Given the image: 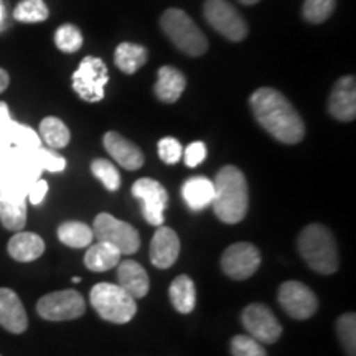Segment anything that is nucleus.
Segmentation results:
<instances>
[{
    "mask_svg": "<svg viewBox=\"0 0 356 356\" xmlns=\"http://www.w3.org/2000/svg\"><path fill=\"white\" fill-rule=\"evenodd\" d=\"M42 147L33 129L13 122L6 102H0V190L29 195L42 175L37 152Z\"/></svg>",
    "mask_w": 356,
    "mask_h": 356,
    "instance_id": "obj_1",
    "label": "nucleus"
},
{
    "mask_svg": "<svg viewBox=\"0 0 356 356\" xmlns=\"http://www.w3.org/2000/svg\"><path fill=\"white\" fill-rule=\"evenodd\" d=\"M251 109L257 122L266 129L270 136L282 144H297L304 139L305 124L300 114L277 89L261 88L252 92Z\"/></svg>",
    "mask_w": 356,
    "mask_h": 356,
    "instance_id": "obj_2",
    "label": "nucleus"
},
{
    "mask_svg": "<svg viewBox=\"0 0 356 356\" xmlns=\"http://www.w3.org/2000/svg\"><path fill=\"white\" fill-rule=\"evenodd\" d=\"M213 211L226 225H236L243 221L249 207V191L243 172L234 165L222 167L216 173Z\"/></svg>",
    "mask_w": 356,
    "mask_h": 356,
    "instance_id": "obj_3",
    "label": "nucleus"
},
{
    "mask_svg": "<svg viewBox=\"0 0 356 356\" xmlns=\"http://www.w3.org/2000/svg\"><path fill=\"white\" fill-rule=\"evenodd\" d=\"M297 248L304 261L315 273L325 275L337 273L340 257H338L335 238L327 226L318 222L305 226L299 234Z\"/></svg>",
    "mask_w": 356,
    "mask_h": 356,
    "instance_id": "obj_4",
    "label": "nucleus"
},
{
    "mask_svg": "<svg viewBox=\"0 0 356 356\" xmlns=\"http://www.w3.org/2000/svg\"><path fill=\"white\" fill-rule=\"evenodd\" d=\"M162 30L178 50L190 56H202L208 50V42L202 30L180 8H168L160 20Z\"/></svg>",
    "mask_w": 356,
    "mask_h": 356,
    "instance_id": "obj_5",
    "label": "nucleus"
},
{
    "mask_svg": "<svg viewBox=\"0 0 356 356\" xmlns=\"http://www.w3.org/2000/svg\"><path fill=\"white\" fill-rule=\"evenodd\" d=\"M89 300L99 317L113 323L131 322L137 312L136 299H132L118 284H96L89 293Z\"/></svg>",
    "mask_w": 356,
    "mask_h": 356,
    "instance_id": "obj_6",
    "label": "nucleus"
},
{
    "mask_svg": "<svg viewBox=\"0 0 356 356\" xmlns=\"http://www.w3.org/2000/svg\"><path fill=\"white\" fill-rule=\"evenodd\" d=\"M92 234L97 241L108 243L118 249L121 254H134L139 251L140 238L137 229L126 221L118 220L109 213H101L92 225Z\"/></svg>",
    "mask_w": 356,
    "mask_h": 356,
    "instance_id": "obj_7",
    "label": "nucleus"
},
{
    "mask_svg": "<svg viewBox=\"0 0 356 356\" xmlns=\"http://www.w3.org/2000/svg\"><path fill=\"white\" fill-rule=\"evenodd\" d=\"M109 81L108 66L101 58L86 56L73 74V89L86 102H99Z\"/></svg>",
    "mask_w": 356,
    "mask_h": 356,
    "instance_id": "obj_8",
    "label": "nucleus"
},
{
    "mask_svg": "<svg viewBox=\"0 0 356 356\" xmlns=\"http://www.w3.org/2000/svg\"><path fill=\"white\" fill-rule=\"evenodd\" d=\"M86 310L83 296L76 291H58L43 296L37 304L38 315L50 322L79 318Z\"/></svg>",
    "mask_w": 356,
    "mask_h": 356,
    "instance_id": "obj_9",
    "label": "nucleus"
},
{
    "mask_svg": "<svg viewBox=\"0 0 356 356\" xmlns=\"http://www.w3.org/2000/svg\"><path fill=\"white\" fill-rule=\"evenodd\" d=\"M204 17L213 29L231 42H241L248 35V25L238 10L226 0H207Z\"/></svg>",
    "mask_w": 356,
    "mask_h": 356,
    "instance_id": "obj_10",
    "label": "nucleus"
},
{
    "mask_svg": "<svg viewBox=\"0 0 356 356\" xmlns=\"http://www.w3.org/2000/svg\"><path fill=\"white\" fill-rule=\"evenodd\" d=\"M261 252L251 243H236L222 252V273L234 280L249 279L259 269Z\"/></svg>",
    "mask_w": 356,
    "mask_h": 356,
    "instance_id": "obj_11",
    "label": "nucleus"
},
{
    "mask_svg": "<svg viewBox=\"0 0 356 356\" xmlns=\"http://www.w3.org/2000/svg\"><path fill=\"white\" fill-rule=\"evenodd\" d=\"M132 195L142 202V216L152 226L163 222V211L167 210L168 193L157 180L140 178L132 185Z\"/></svg>",
    "mask_w": 356,
    "mask_h": 356,
    "instance_id": "obj_12",
    "label": "nucleus"
},
{
    "mask_svg": "<svg viewBox=\"0 0 356 356\" xmlns=\"http://www.w3.org/2000/svg\"><path fill=\"white\" fill-rule=\"evenodd\" d=\"M243 325L249 337L259 343L273 345L282 335V327L275 318L273 310L264 304H251L243 312Z\"/></svg>",
    "mask_w": 356,
    "mask_h": 356,
    "instance_id": "obj_13",
    "label": "nucleus"
},
{
    "mask_svg": "<svg viewBox=\"0 0 356 356\" xmlns=\"http://www.w3.org/2000/svg\"><path fill=\"white\" fill-rule=\"evenodd\" d=\"M279 304L296 320H307L318 309L317 296L297 280L284 282L279 289Z\"/></svg>",
    "mask_w": 356,
    "mask_h": 356,
    "instance_id": "obj_14",
    "label": "nucleus"
},
{
    "mask_svg": "<svg viewBox=\"0 0 356 356\" xmlns=\"http://www.w3.org/2000/svg\"><path fill=\"white\" fill-rule=\"evenodd\" d=\"M328 111L337 121L350 122L356 115V83L355 76H343L335 83L328 99Z\"/></svg>",
    "mask_w": 356,
    "mask_h": 356,
    "instance_id": "obj_15",
    "label": "nucleus"
},
{
    "mask_svg": "<svg viewBox=\"0 0 356 356\" xmlns=\"http://www.w3.org/2000/svg\"><path fill=\"white\" fill-rule=\"evenodd\" d=\"M180 254V239L175 231L167 226H159L150 243V261L159 269H168L175 264Z\"/></svg>",
    "mask_w": 356,
    "mask_h": 356,
    "instance_id": "obj_16",
    "label": "nucleus"
},
{
    "mask_svg": "<svg viewBox=\"0 0 356 356\" xmlns=\"http://www.w3.org/2000/svg\"><path fill=\"white\" fill-rule=\"evenodd\" d=\"M104 149L113 157L119 165L126 168V170H139L144 165V154L136 144L127 140L119 132L111 131L102 139Z\"/></svg>",
    "mask_w": 356,
    "mask_h": 356,
    "instance_id": "obj_17",
    "label": "nucleus"
},
{
    "mask_svg": "<svg viewBox=\"0 0 356 356\" xmlns=\"http://www.w3.org/2000/svg\"><path fill=\"white\" fill-rule=\"evenodd\" d=\"M0 327L10 333H24L29 327L25 307L12 289H0Z\"/></svg>",
    "mask_w": 356,
    "mask_h": 356,
    "instance_id": "obj_18",
    "label": "nucleus"
},
{
    "mask_svg": "<svg viewBox=\"0 0 356 356\" xmlns=\"http://www.w3.org/2000/svg\"><path fill=\"white\" fill-rule=\"evenodd\" d=\"M118 280L119 287H122L132 299H142L149 292L150 282L149 275L139 262L136 261H122L118 264Z\"/></svg>",
    "mask_w": 356,
    "mask_h": 356,
    "instance_id": "obj_19",
    "label": "nucleus"
},
{
    "mask_svg": "<svg viewBox=\"0 0 356 356\" xmlns=\"http://www.w3.org/2000/svg\"><path fill=\"white\" fill-rule=\"evenodd\" d=\"M0 222L8 231L24 229L26 222V197L0 190Z\"/></svg>",
    "mask_w": 356,
    "mask_h": 356,
    "instance_id": "obj_20",
    "label": "nucleus"
},
{
    "mask_svg": "<svg viewBox=\"0 0 356 356\" xmlns=\"http://www.w3.org/2000/svg\"><path fill=\"white\" fill-rule=\"evenodd\" d=\"M186 86V79L181 71L172 66H162L159 70L157 74V83H155V96L159 97L162 102L172 104L180 99V96L184 95Z\"/></svg>",
    "mask_w": 356,
    "mask_h": 356,
    "instance_id": "obj_21",
    "label": "nucleus"
},
{
    "mask_svg": "<svg viewBox=\"0 0 356 356\" xmlns=\"http://www.w3.org/2000/svg\"><path fill=\"white\" fill-rule=\"evenodd\" d=\"M7 251L15 261L32 262L37 261L44 252V243L38 234L19 231L8 241Z\"/></svg>",
    "mask_w": 356,
    "mask_h": 356,
    "instance_id": "obj_22",
    "label": "nucleus"
},
{
    "mask_svg": "<svg viewBox=\"0 0 356 356\" xmlns=\"http://www.w3.org/2000/svg\"><path fill=\"white\" fill-rule=\"evenodd\" d=\"M181 195L191 210L200 211L211 204L213 197H215V185L204 177H193L181 186Z\"/></svg>",
    "mask_w": 356,
    "mask_h": 356,
    "instance_id": "obj_23",
    "label": "nucleus"
},
{
    "mask_svg": "<svg viewBox=\"0 0 356 356\" xmlns=\"http://www.w3.org/2000/svg\"><path fill=\"white\" fill-rule=\"evenodd\" d=\"M121 252L114 246L97 241L92 246H89L86 254H84V264L92 273H106L121 262Z\"/></svg>",
    "mask_w": 356,
    "mask_h": 356,
    "instance_id": "obj_24",
    "label": "nucleus"
},
{
    "mask_svg": "<svg viewBox=\"0 0 356 356\" xmlns=\"http://www.w3.org/2000/svg\"><path fill=\"white\" fill-rule=\"evenodd\" d=\"M168 296H170L172 305L175 307L177 312H180V314L193 312L195 302H197V291H195L193 280L188 275H178L170 284Z\"/></svg>",
    "mask_w": 356,
    "mask_h": 356,
    "instance_id": "obj_25",
    "label": "nucleus"
},
{
    "mask_svg": "<svg viewBox=\"0 0 356 356\" xmlns=\"http://www.w3.org/2000/svg\"><path fill=\"white\" fill-rule=\"evenodd\" d=\"M147 58H149V53L142 44L121 43L115 48L114 61L122 73L134 74L147 63Z\"/></svg>",
    "mask_w": 356,
    "mask_h": 356,
    "instance_id": "obj_26",
    "label": "nucleus"
},
{
    "mask_svg": "<svg viewBox=\"0 0 356 356\" xmlns=\"http://www.w3.org/2000/svg\"><path fill=\"white\" fill-rule=\"evenodd\" d=\"M58 238L66 246L74 249H83L91 246L95 234L88 225L79 221H66L58 228Z\"/></svg>",
    "mask_w": 356,
    "mask_h": 356,
    "instance_id": "obj_27",
    "label": "nucleus"
},
{
    "mask_svg": "<svg viewBox=\"0 0 356 356\" xmlns=\"http://www.w3.org/2000/svg\"><path fill=\"white\" fill-rule=\"evenodd\" d=\"M40 136L44 144L51 149H63L70 144L71 134L70 129L65 126L63 121H60L58 118H44L42 122H40Z\"/></svg>",
    "mask_w": 356,
    "mask_h": 356,
    "instance_id": "obj_28",
    "label": "nucleus"
},
{
    "mask_svg": "<svg viewBox=\"0 0 356 356\" xmlns=\"http://www.w3.org/2000/svg\"><path fill=\"white\" fill-rule=\"evenodd\" d=\"M48 15L50 12L43 0H22L13 10V19L22 24H38L47 20Z\"/></svg>",
    "mask_w": 356,
    "mask_h": 356,
    "instance_id": "obj_29",
    "label": "nucleus"
},
{
    "mask_svg": "<svg viewBox=\"0 0 356 356\" xmlns=\"http://www.w3.org/2000/svg\"><path fill=\"white\" fill-rule=\"evenodd\" d=\"M91 172L102 185L109 191H115L121 186V175H119L118 168H115L109 160L96 159L91 163Z\"/></svg>",
    "mask_w": 356,
    "mask_h": 356,
    "instance_id": "obj_30",
    "label": "nucleus"
},
{
    "mask_svg": "<svg viewBox=\"0 0 356 356\" xmlns=\"http://www.w3.org/2000/svg\"><path fill=\"white\" fill-rule=\"evenodd\" d=\"M337 333L348 356L356 353V318L355 314H345L338 318Z\"/></svg>",
    "mask_w": 356,
    "mask_h": 356,
    "instance_id": "obj_31",
    "label": "nucleus"
},
{
    "mask_svg": "<svg viewBox=\"0 0 356 356\" xmlns=\"http://www.w3.org/2000/svg\"><path fill=\"white\" fill-rule=\"evenodd\" d=\"M55 44L60 48V51L74 53L83 47V35L74 25L65 24L56 30Z\"/></svg>",
    "mask_w": 356,
    "mask_h": 356,
    "instance_id": "obj_32",
    "label": "nucleus"
},
{
    "mask_svg": "<svg viewBox=\"0 0 356 356\" xmlns=\"http://www.w3.org/2000/svg\"><path fill=\"white\" fill-rule=\"evenodd\" d=\"M333 10H335V0H305L302 13L310 24H322L332 15Z\"/></svg>",
    "mask_w": 356,
    "mask_h": 356,
    "instance_id": "obj_33",
    "label": "nucleus"
},
{
    "mask_svg": "<svg viewBox=\"0 0 356 356\" xmlns=\"http://www.w3.org/2000/svg\"><path fill=\"white\" fill-rule=\"evenodd\" d=\"M234 356H267L264 346L249 335H236L231 341Z\"/></svg>",
    "mask_w": 356,
    "mask_h": 356,
    "instance_id": "obj_34",
    "label": "nucleus"
},
{
    "mask_svg": "<svg viewBox=\"0 0 356 356\" xmlns=\"http://www.w3.org/2000/svg\"><path fill=\"white\" fill-rule=\"evenodd\" d=\"M37 159H38L40 167H42V170L63 172L66 167V160L61 157V155L55 154L50 149H43V147H40L38 149Z\"/></svg>",
    "mask_w": 356,
    "mask_h": 356,
    "instance_id": "obj_35",
    "label": "nucleus"
},
{
    "mask_svg": "<svg viewBox=\"0 0 356 356\" xmlns=\"http://www.w3.org/2000/svg\"><path fill=\"white\" fill-rule=\"evenodd\" d=\"M159 155L168 165H173L181 159V144L173 137H165L159 142Z\"/></svg>",
    "mask_w": 356,
    "mask_h": 356,
    "instance_id": "obj_36",
    "label": "nucleus"
},
{
    "mask_svg": "<svg viewBox=\"0 0 356 356\" xmlns=\"http://www.w3.org/2000/svg\"><path fill=\"white\" fill-rule=\"evenodd\" d=\"M204 159H207V145L203 142H193L186 147L184 160L188 167H198Z\"/></svg>",
    "mask_w": 356,
    "mask_h": 356,
    "instance_id": "obj_37",
    "label": "nucleus"
},
{
    "mask_svg": "<svg viewBox=\"0 0 356 356\" xmlns=\"http://www.w3.org/2000/svg\"><path fill=\"white\" fill-rule=\"evenodd\" d=\"M48 191V184L44 180H38L35 181V184L30 186L29 190V195H26V200H30V203L32 204H40L44 200V195H47Z\"/></svg>",
    "mask_w": 356,
    "mask_h": 356,
    "instance_id": "obj_38",
    "label": "nucleus"
},
{
    "mask_svg": "<svg viewBox=\"0 0 356 356\" xmlns=\"http://www.w3.org/2000/svg\"><path fill=\"white\" fill-rule=\"evenodd\" d=\"M8 83H10V78H8V73L6 70L0 68V95L8 88Z\"/></svg>",
    "mask_w": 356,
    "mask_h": 356,
    "instance_id": "obj_39",
    "label": "nucleus"
},
{
    "mask_svg": "<svg viewBox=\"0 0 356 356\" xmlns=\"http://www.w3.org/2000/svg\"><path fill=\"white\" fill-rule=\"evenodd\" d=\"M3 20H6V7H3V3L0 2V26H2Z\"/></svg>",
    "mask_w": 356,
    "mask_h": 356,
    "instance_id": "obj_40",
    "label": "nucleus"
},
{
    "mask_svg": "<svg viewBox=\"0 0 356 356\" xmlns=\"http://www.w3.org/2000/svg\"><path fill=\"white\" fill-rule=\"evenodd\" d=\"M243 3H246V6H252V3H257L259 0H241Z\"/></svg>",
    "mask_w": 356,
    "mask_h": 356,
    "instance_id": "obj_41",
    "label": "nucleus"
},
{
    "mask_svg": "<svg viewBox=\"0 0 356 356\" xmlns=\"http://www.w3.org/2000/svg\"><path fill=\"white\" fill-rule=\"evenodd\" d=\"M73 282H74V284H79V282H81V279H79V277H73Z\"/></svg>",
    "mask_w": 356,
    "mask_h": 356,
    "instance_id": "obj_42",
    "label": "nucleus"
}]
</instances>
